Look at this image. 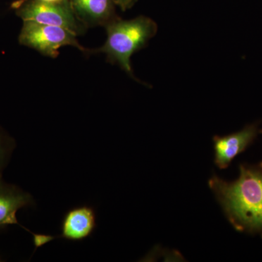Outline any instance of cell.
Instances as JSON below:
<instances>
[{"label": "cell", "instance_id": "cell-1", "mask_svg": "<svg viewBox=\"0 0 262 262\" xmlns=\"http://www.w3.org/2000/svg\"><path fill=\"white\" fill-rule=\"evenodd\" d=\"M238 178L227 182L213 175L208 186L236 230L262 238V162L241 164Z\"/></svg>", "mask_w": 262, "mask_h": 262}, {"label": "cell", "instance_id": "cell-2", "mask_svg": "<svg viewBox=\"0 0 262 262\" xmlns=\"http://www.w3.org/2000/svg\"><path fill=\"white\" fill-rule=\"evenodd\" d=\"M107 39L97 53L106 55V59L113 64H118L132 78L134 76L130 64V57L147 46L149 39L158 32V25L149 17L140 15L130 20L119 17L106 27Z\"/></svg>", "mask_w": 262, "mask_h": 262}, {"label": "cell", "instance_id": "cell-3", "mask_svg": "<svg viewBox=\"0 0 262 262\" xmlns=\"http://www.w3.org/2000/svg\"><path fill=\"white\" fill-rule=\"evenodd\" d=\"M24 21H34L68 29L76 35L84 34L88 27L75 14L70 0L48 3L40 0H19L12 5Z\"/></svg>", "mask_w": 262, "mask_h": 262}, {"label": "cell", "instance_id": "cell-4", "mask_svg": "<svg viewBox=\"0 0 262 262\" xmlns=\"http://www.w3.org/2000/svg\"><path fill=\"white\" fill-rule=\"evenodd\" d=\"M76 37L77 35L73 32L61 27L34 21H24L19 42L53 58L58 56V50L64 46H75L81 51L89 53V50L79 44Z\"/></svg>", "mask_w": 262, "mask_h": 262}, {"label": "cell", "instance_id": "cell-5", "mask_svg": "<svg viewBox=\"0 0 262 262\" xmlns=\"http://www.w3.org/2000/svg\"><path fill=\"white\" fill-rule=\"evenodd\" d=\"M259 133L258 124L254 123L229 135L215 136L213 141L216 166L222 170L228 168L232 160L252 144Z\"/></svg>", "mask_w": 262, "mask_h": 262}, {"label": "cell", "instance_id": "cell-6", "mask_svg": "<svg viewBox=\"0 0 262 262\" xmlns=\"http://www.w3.org/2000/svg\"><path fill=\"white\" fill-rule=\"evenodd\" d=\"M34 206V199L29 193L4 182L0 177V232L10 225H17L24 228L17 220V212Z\"/></svg>", "mask_w": 262, "mask_h": 262}, {"label": "cell", "instance_id": "cell-7", "mask_svg": "<svg viewBox=\"0 0 262 262\" xmlns=\"http://www.w3.org/2000/svg\"><path fill=\"white\" fill-rule=\"evenodd\" d=\"M96 226V212L92 207H75L70 209L63 216L61 222V234L54 237V239L83 241L94 233Z\"/></svg>", "mask_w": 262, "mask_h": 262}, {"label": "cell", "instance_id": "cell-8", "mask_svg": "<svg viewBox=\"0 0 262 262\" xmlns=\"http://www.w3.org/2000/svg\"><path fill=\"white\" fill-rule=\"evenodd\" d=\"M72 8L86 27L103 26L119 18L113 0H70Z\"/></svg>", "mask_w": 262, "mask_h": 262}, {"label": "cell", "instance_id": "cell-9", "mask_svg": "<svg viewBox=\"0 0 262 262\" xmlns=\"http://www.w3.org/2000/svg\"><path fill=\"white\" fill-rule=\"evenodd\" d=\"M16 144L13 138L0 127V177L8 166Z\"/></svg>", "mask_w": 262, "mask_h": 262}, {"label": "cell", "instance_id": "cell-10", "mask_svg": "<svg viewBox=\"0 0 262 262\" xmlns=\"http://www.w3.org/2000/svg\"><path fill=\"white\" fill-rule=\"evenodd\" d=\"M115 4L120 7L122 11L130 9L138 0H113Z\"/></svg>", "mask_w": 262, "mask_h": 262}, {"label": "cell", "instance_id": "cell-11", "mask_svg": "<svg viewBox=\"0 0 262 262\" xmlns=\"http://www.w3.org/2000/svg\"><path fill=\"white\" fill-rule=\"evenodd\" d=\"M40 1L48 2V3H58V2H61L63 0H40Z\"/></svg>", "mask_w": 262, "mask_h": 262}]
</instances>
